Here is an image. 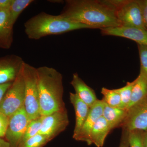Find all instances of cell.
<instances>
[{
  "mask_svg": "<svg viewBox=\"0 0 147 147\" xmlns=\"http://www.w3.org/2000/svg\"><path fill=\"white\" fill-rule=\"evenodd\" d=\"M117 1L68 0L60 15L89 27L102 29L120 26L116 16Z\"/></svg>",
  "mask_w": 147,
  "mask_h": 147,
  "instance_id": "1",
  "label": "cell"
},
{
  "mask_svg": "<svg viewBox=\"0 0 147 147\" xmlns=\"http://www.w3.org/2000/svg\"><path fill=\"white\" fill-rule=\"evenodd\" d=\"M41 116L65 110L63 100L62 75L53 67L42 66L36 68Z\"/></svg>",
  "mask_w": 147,
  "mask_h": 147,
  "instance_id": "2",
  "label": "cell"
},
{
  "mask_svg": "<svg viewBox=\"0 0 147 147\" xmlns=\"http://www.w3.org/2000/svg\"><path fill=\"white\" fill-rule=\"evenodd\" d=\"M25 32L29 39L38 40L51 35H59L89 27L64 18L41 12L30 18L24 24Z\"/></svg>",
  "mask_w": 147,
  "mask_h": 147,
  "instance_id": "3",
  "label": "cell"
},
{
  "mask_svg": "<svg viewBox=\"0 0 147 147\" xmlns=\"http://www.w3.org/2000/svg\"><path fill=\"white\" fill-rule=\"evenodd\" d=\"M25 84L24 108L30 121L41 116L36 68L24 62L23 67Z\"/></svg>",
  "mask_w": 147,
  "mask_h": 147,
  "instance_id": "4",
  "label": "cell"
},
{
  "mask_svg": "<svg viewBox=\"0 0 147 147\" xmlns=\"http://www.w3.org/2000/svg\"><path fill=\"white\" fill-rule=\"evenodd\" d=\"M23 67V65L0 102V113L9 117L24 106L25 84Z\"/></svg>",
  "mask_w": 147,
  "mask_h": 147,
  "instance_id": "5",
  "label": "cell"
},
{
  "mask_svg": "<svg viewBox=\"0 0 147 147\" xmlns=\"http://www.w3.org/2000/svg\"><path fill=\"white\" fill-rule=\"evenodd\" d=\"M116 13L121 26L147 30L139 0L117 1Z\"/></svg>",
  "mask_w": 147,
  "mask_h": 147,
  "instance_id": "6",
  "label": "cell"
},
{
  "mask_svg": "<svg viewBox=\"0 0 147 147\" xmlns=\"http://www.w3.org/2000/svg\"><path fill=\"white\" fill-rule=\"evenodd\" d=\"M9 118V123L5 137L11 147H18L30 121L24 106Z\"/></svg>",
  "mask_w": 147,
  "mask_h": 147,
  "instance_id": "7",
  "label": "cell"
},
{
  "mask_svg": "<svg viewBox=\"0 0 147 147\" xmlns=\"http://www.w3.org/2000/svg\"><path fill=\"white\" fill-rule=\"evenodd\" d=\"M121 125L123 130L129 131L147 129V97L127 110Z\"/></svg>",
  "mask_w": 147,
  "mask_h": 147,
  "instance_id": "8",
  "label": "cell"
},
{
  "mask_svg": "<svg viewBox=\"0 0 147 147\" xmlns=\"http://www.w3.org/2000/svg\"><path fill=\"white\" fill-rule=\"evenodd\" d=\"M42 117V124L38 133L47 136L51 140L63 131L69 122L66 110Z\"/></svg>",
  "mask_w": 147,
  "mask_h": 147,
  "instance_id": "9",
  "label": "cell"
},
{
  "mask_svg": "<svg viewBox=\"0 0 147 147\" xmlns=\"http://www.w3.org/2000/svg\"><path fill=\"white\" fill-rule=\"evenodd\" d=\"M24 63L21 57L16 55L0 58V85L13 82Z\"/></svg>",
  "mask_w": 147,
  "mask_h": 147,
  "instance_id": "10",
  "label": "cell"
},
{
  "mask_svg": "<svg viewBox=\"0 0 147 147\" xmlns=\"http://www.w3.org/2000/svg\"><path fill=\"white\" fill-rule=\"evenodd\" d=\"M104 35L121 37L135 41L137 45L147 46V30L119 26L100 30Z\"/></svg>",
  "mask_w": 147,
  "mask_h": 147,
  "instance_id": "11",
  "label": "cell"
},
{
  "mask_svg": "<svg viewBox=\"0 0 147 147\" xmlns=\"http://www.w3.org/2000/svg\"><path fill=\"white\" fill-rule=\"evenodd\" d=\"M104 107L103 100L98 99L91 107L88 115L75 140L86 142L90 146V135L92 129L98 120L102 116Z\"/></svg>",
  "mask_w": 147,
  "mask_h": 147,
  "instance_id": "12",
  "label": "cell"
},
{
  "mask_svg": "<svg viewBox=\"0 0 147 147\" xmlns=\"http://www.w3.org/2000/svg\"><path fill=\"white\" fill-rule=\"evenodd\" d=\"M69 98L70 102L73 105L75 113L76 121L73 135V138L74 139L79 134L88 115L90 108L82 101L75 93L70 92Z\"/></svg>",
  "mask_w": 147,
  "mask_h": 147,
  "instance_id": "13",
  "label": "cell"
},
{
  "mask_svg": "<svg viewBox=\"0 0 147 147\" xmlns=\"http://www.w3.org/2000/svg\"><path fill=\"white\" fill-rule=\"evenodd\" d=\"M71 84L75 90V94L90 108L98 100L94 90L88 86L77 73L74 74Z\"/></svg>",
  "mask_w": 147,
  "mask_h": 147,
  "instance_id": "14",
  "label": "cell"
},
{
  "mask_svg": "<svg viewBox=\"0 0 147 147\" xmlns=\"http://www.w3.org/2000/svg\"><path fill=\"white\" fill-rule=\"evenodd\" d=\"M109 125L102 116L98 120L92 129L90 138V146L95 145L97 147H102L105 139L111 131Z\"/></svg>",
  "mask_w": 147,
  "mask_h": 147,
  "instance_id": "15",
  "label": "cell"
},
{
  "mask_svg": "<svg viewBox=\"0 0 147 147\" xmlns=\"http://www.w3.org/2000/svg\"><path fill=\"white\" fill-rule=\"evenodd\" d=\"M8 9L0 10V48H10L13 42V28L8 22Z\"/></svg>",
  "mask_w": 147,
  "mask_h": 147,
  "instance_id": "16",
  "label": "cell"
},
{
  "mask_svg": "<svg viewBox=\"0 0 147 147\" xmlns=\"http://www.w3.org/2000/svg\"><path fill=\"white\" fill-rule=\"evenodd\" d=\"M127 113V111L125 109L112 108L104 102L102 116L108 123L111 130L121 125Z\"/></svg>",
  "mask_w": 147,
  "mask_h": 147,
  "instance_id": "17",
  "label": "cell"
},
{
  "mask_svg": "<svg viewBox=\"0 0 147 147\" xmlns=\"http://www.w3.org/2000/svg\"><path fill=\"white\" fill-rule=\"evenodd\" d=\"M147 97V81L144 76L139 73L132 88L131 99L127 111Z\"/></svg>",
  "mask_w": 147,
  "mask_h": 147,
  "instance_id": "18",
  "label": "cell"
},
{
  "mask_svg": "<svg viewBox=\"0 0 147 147\" xmlns=\"http://www.w3.org/2000/svg\"><path fill=\"white\" fill-rule=\"evenodd\" d=\"M34 1L33 0H12L8 9V22L9 26L13 28V25L27 7Z\"/></svg>",
  "mask_w": 147,
  "mask_h": 147,
  "instance_id": "19",
  "label": "cell"
},
{
  "mask_svg": "<svg viewBox=\"0 0 147 147\" xmlns=\"http://www.w3.org/2000/svg\"><path fill=\"white\" fill-rule=\"evenodd\" d=\"M101 93L103 96L102 100L108 106L112 108H120L121 104V96L115 89L102 88Z\"/></svg>",
  "mask_w": 147,
  "mask_h": 147,
  "instance_id": "20",
  "label": "cell"
},
{
  "mask_svg": "<svg viewBox=\"0 0 147 147\" xmlns=\"http://www.w3.org/2000/svg\"><path fill=\"white\" fill-rule=\"evenodd\" d=\"M135 84V80L131 82H127L125 86L115 89L121 96V104L120 108L127 110L131 99V92L133 86Z\"/></svg>",
  "mask_w": 147,
  "mask_h": 147,
  "instance_id": "21",
  "label": "cell"
},
{
  "mask_svg": "<svg viewBox=\"0 0 147 147\" xmlns=\"http://www.w3.org/2000/svg\"><path fill=\"white\" fill-rule=\"evenodd\" d=\"M51 140L47 136L38 133L22 142L18 147H43Z\"/></svg>",
  "mask_w": 147,
  "mask_h": 147,
  "instance_id": "22",
  "label": "cell"
},
{
  "mask_svg": "<svg viewBox=\"0 0 147 147\" xmlns=\"http://www.w3.org/2000/svg\"><path fill=\"white\" fill-rule=\"evenodd\" d=\"M42 118V116H40L38 118L30 121L21 143L38 134L41 128Z\"/></svg>",
  "mask_w": 147,
  "mask_h": 147,
  "instance_id": "23",
  "label": "cell"
},
{
  "mask_svg": "<svg viewBox=\"0 0 147 147\" xmlns=\"http://www.w3.org/2000/svg\"><path fill=\"white\" fill-rule=\"evenodd\" d=\"M144 132L138 130L128 131L129 147H143L142 139Z\"/></svg>",
  "mask_w": 147,
  "mask_h": 147,
  "instance_id": "24",
  "label": "cell"
},
{
  "mask_svg": "<svg viewBox=\"0 0 147 147\" xmlns=\"http://www.w3.org/2000/svg\"><path fill=\"white\" fill-rule=\"evenodd\" d=\"M140 57V73L144 75L147 81V46L137 45Z\"/></svg>",
  "mask_w": 147,
  "mask_h": 147,
  "instance_id": "25",
  "label": "cell"
},
{
  "mask_svg": "<svg viewBox=\"0 0 147 147\" xmlns=\"http://www.w3.org/2000/svg\"><path fill=\"white\" fill-rule=\"evenodd\" d=\"M9 118L0 113V138L5 136L9 123Z\"/></svg>",
  "mask_w": 147,
  "mask_h": 147,
  "instance_id": "26",
  "label": "cell"
},
{
  "mask_svg": "<svg viewBox=\"0 0 147 147\" xmlns=\"http://www.w3.org/2000/svg\"><path fill=\"white\" fill-rule=\"evenodd\" d=\"M119 147H129L128 141V131L123 130Z\"/></svg>",
  "mask_w": 147,
  "mask_h": 147,
  "instance_id": "27",
  "label": "cell"
},
{
  "mask_svg": "<svg viewBox=\"0 0 147 147\" xmlns=\"http://www.w3.org/2000/svg\"><path fill=\"white\" fill-rule=\"evenodd\" d=\"M142 7L144 19L147 28V0H139Z\"/></svg>",
  "mask_w": 147,
  "mask_h": 147,
  "instance_id": "28",
  "label": "cell"
},
{
  "mask_svg": "<svg viewBox=\"0 0 147 147\" xmlns=\"http://www.w3.org/2000/svg\"><path fill=\"white\" fill-rule=\"evenodd\" d=\"M12 82L7 83V84L0 85V102L2 99L6 92L8 89L11 86Z\"/></svg>",
  "mask_w": 147,
  "mask_h": 147,
  "instance_id": "29",
  "label": "cell"
},
{
  "mask_svg": "<svg viewBox=\"0 0 147 147\" xmlns=\"http://www.w3.org/2000/svg\"><path fill=\"white\" fill-rule=\"evenodd\" d=\"M12 0H0V10L9 9Z\"/></svg>",
  "mask_w": 147,
  "mask_h": 147,
  "instance_id": "30",
  "label": "cell"
},
{
  "mask_svg": "<svg viewBox=\"0 0 147 147\" xmlns=\"http://www.w3.org/2000/svg\"><path fill=\"white\" fill-rule=\"evenodd\" d=\"M143 147H147V129L144 131L143 135Z\"/></svg>",
  "mask_w": 147,
  "mask_h": 147,
  "instance_id": "31",
  "label": "cell"
},
{
  "mask_svg": "<svg viewBox=\"0 0 147 147\" xmlns=\"http://www.w3.org/2000/svg\"><path fill=\"white\" fill-rule=\"evenodd\" d=\"M0 147H11L10 144L7 141L0 138Z\"/></svg>",
  "mask_w": 147,
  "mask_h": 147,
  "instance_id": "32",
  "label": "cell"
}]
</instances>
